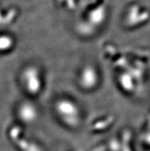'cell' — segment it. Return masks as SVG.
Masks as SVG:
<instances>
[{
    "instance_id": "1",
    "label": "cell",
    "mask_w": 150,
    "mask_h": 151,
    "mask_svg": "<svg viewBox=\"0 0 150 151\" xmlns=\"http://www.w3.org/2000/svg\"><path fill=\"white\" fill-rule=\"evenodd\" d=\"M56 111L59 117L69 127H76L80 121V110L70 100L62 99L56 104Z\"/></svg>"
},
{
    "instance_id": "2",
    "label": "cell",
    "mask_w": 150,
    "mask_h": 151,
    "mask_svg": "<svg viewBox=\"0 0 150 151\" xmlns=\"http://www.w3.org/2000/svg\"><path fill=\"white\" fill-rule=\"evenodd\" d=\"M23 84L26 91L31 95H36L42 87V76L38 68L29 66L24 70L22 74Z\"/></svg>"
},
{
    "instance_id": "3",
    "label": "cell",
    "mask_w": 150,
    "mask_h": 151,
    "mask_svg": "<svg viewBox=\"0 0 150 151\" xmlns=\"http://www.w3.org/2000/svg\"><path fill=\"white\" fill-rule=\"evenodd\" d=\"M98 78V73L94 68L92 66H86L85 68L80 72L79 78L80 86L87 90L94 88L99 81Z\"/></svg>"
},
{
    "instance_id": "4",
    "label": "cell",
    "mask_w": 150,
    "mask_h": 151,
    "mask_svg": "<svg viewBox=\"0 0 150 151\" xmlns=\"http://www.w3.org/2000/svg\"><path fill=\"white\" fill-rule=\"evenodd\" d=\"M19 114L22 121L29 124L33 122L37 118L38 111L33 104H31L30 103H25L19 108Z\"/></svg>"
},
{
    "instance_id": "5",
    "label": "cell",
    "mask_w": 150,
    "mask_h": 151,
    "mask_svg": "<svg viewBox=\"0 0 150 151\" xmlns=\"http://www.w3.org/2000/svg\"><path fill=\"white\" fill-rule=\"evenodd\" d=\"M146 141H147V143H148V144L150 145V134H149L148 137H147Z\"/></svg>"
}]
</instances>
